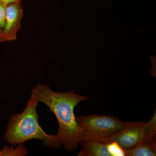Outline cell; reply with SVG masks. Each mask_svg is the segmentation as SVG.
<instances>
[{"label": "cell", "mask_w": 156, "mask_h": 156, "mask_svg": "<svg viewBox=\"0 0 156 156\" xmlns=\"http://www.w3.org/2000/svg\"><path fill=\"white\" fill-rule=\"evenodd\" d=\"M31 94L38 102L46 105L55 115L58 123L56 135L62 145L68 151L76 150L81 141V130L76 120L74 109L87 97L77 94L73 89L67 92H55L42 84L37 85Z\"/></svg>", "instance_id": "1"}, {"label": "cell", "mask_w": 156, "mask_h": 156, "mask_svg": "<svg viewBox=\"0 0 156 156\" xmlns=\"http://www.w3.org/2000/svg\"><path fill=\"white\" fill-rule=\"evenodd\" d=\"M38 102L31 94L22 112L12 115L8 122L3 139L7 143L16 145L32 139L42 140L45 147L58 148L62 146L56 135L47 134L39 125L37 111Z\"/></svg>", "instance_id": "2"}, {"label": "cell", "mask_w": 156, "mask_h": 156, "mask_svg": "<svg viewBox=\"0 0 156 156\" xmlns=\"http://www.w3.org/2000/svg\"><path fill=\"white\" fill-rule=\"evenodd\" d=\"M76 120L81 130V140L89 139L103 143L122 131L127 123L111 115L79 116Z\"/></svg>", "instance_id": "3"}, {"label": "cell", "mask_w": 156, "mask_h": 156, "mask_svg": "<svg viewBox=\"0 0 156 156\" xmlns=\"http://www.w3.org/2000/svg\"><path fill=\"white\" fill-rule=\"evenodd\" d=\"M156 110L147 123L143 122H127L122 131L108 138L105 143L115 141L125 151L134 147L147 137L156 135Z\"/></svg>", "instance_id": "4"}, {"label": "cell", "mask_w": 156, "mask_h": 156, "mask_svg": "<svg viewBox=\"0 0 156 156\" xmlns=\"http://www.w3.org/2000/svg\"><path fill=\"white\" fill-rule=\"evenodd\" d=\"M23 10L21 4H11L6 7L5 23L4 30L7 41H15L21 27Z\"/></svg>", "instance_id": "5"}, {"label": "cell", "mask_w": 156, "mask_h": 156, "mask_svg": "<svg viewBox=\"0 0 156 156\" xmlns=\"http://www.w3.org/2000/svg\"><path fill=\"white\" fill-rule=\"evenodd\" d=\"M82 148L79 156H112L106 144L92 139H84L80 143Z\"/></svg>", "instance_id": "6"}, {"label": "cell", "mask_w": 156, "mask_h": 156, "mask_svg": "<svg viewBox=\"0 0 156 156\" xmlns=\"http://www.w3.org/2000/svg\"><path fill=\"white\" fill-rule=\"evenodd\" d=\"M126 156L156 155V135L147 137L134 147L125 151Z\"/></svg>", "instance_id": "7"}, {"label": "cell", "mask_w": 156, "mask_h": 156, "mask_svg": "<svg viewBox=\"0 0 156 156\" xmlns=\"http://www.w3.org/2000/svg\"><path fill=\"white\" fill-rule=\"evenodd\" d=\"M27 153L26 147L23 144H20L17 147L5 145L0 151V156H25Z\"/></svg>", "instance_id": "8"}, {"label": "cell", "mask_w": 156, "mask_h": 156, "mask_svg": "<svg viewBox=\"0 0 156 156\" xmlns=\"http://www.w3.org/2000/svg\"><path fill=\"white\" fill-rule=\"evenodd\" d=\"M106 144L112 156H126L125 151L117 143L112 141Z\"/></svg>", "instance_id": "9"}, {"label": "cell", "mask_w": 156, "mask_h": 156, "mask_svg": "<svg viewBox=\"0 0 156 156\" xmlns=\"http://www.w3.org/2000/svg\"><path fill=\"white\" fill-rule=\"evenodd\" d=\"M6 6L0 2V28L4 29L5 23Z\"/></svg>", "instance_id": "10"}, {"label": "cell", "mask_w": 156, "mask_h": 156, "mask_svg": "<svg viewBox=\"0 0 156 156\" xmlns=\"http://www.w3.org/2000/svg\"><path fill=\"white\" fill-rule=\"evenodd\" d=\"M22 0H0V2L2 3L6 6L11 4L20 3L21 4Z\"/></svg>", "instance_id": "11"}, {"label": "cell", "mask_w": 156, "mask_h": 156, "mask_svg": "<svg viewBox=\"0 0 156 156\" xmlns=\"http://www.w3.org/2000/svg\"><path fill=\"white\" fill-rule=\"evenodd\" d=\"M7 41L5 35L4 33V30L0 28V42Z\"/></svg>", "instance_id": "12"}]
</instances>
